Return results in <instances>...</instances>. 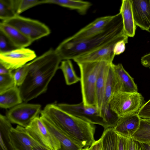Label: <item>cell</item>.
<instances>
[{
  "label": "cell",
  "instance_id": "obj_1",
  "mask_svg": "<svg viewBox=\"0 0 150 150\" xmlns=\"http://www.w3.org/2000/svg\"><path fill=\"white\" fill-rule=\"evenodd\" d=\"M62 61L55 50L51 48L27 63V75L18 87L23 101L27 103L47 91Z\"/></svg>",
  "mask_w": 150,
  "mask_h": 150
},
{
  "label": "cell",
  "instance_id": "obj_2",
  "mask_svg": "<svg viewBox=\"0 0 150 150\" xmlns=\"http://www.w3.org/2000/svg\"><path fill=\"white\" fill-rule=\"evenodd\" d=\"M40 115L46 118L83 148L90 147L95 142L96 127L94 124L71 115L57 104L46 105Z\"/></svg>",
  "mask_w": 150,
  "mask_h": 150
},
{
  "label": "cell",
  "instance_id": "obj_3",
  "mask_svg": "<svg viewBox=\"0 0 150 150\" xmlns=\"http://www.w3.org/2000/svg\"><path fill=\"white\" fill-rule=\"evenodd\" d=\"M124 34L122 18L119 13L103 31L81 40L70 42L66 39L55 50L62 60L73 59L105 45L116 37Z\"/></svg>",
  "mask_w": 150,
  "mask_h": 150
},
{
  "label": "cell",
  "instance_id": "obj_4",
  "mask_svg": "<svg viewBox=\"0 0 150 150\" xmlns=\"http://www.w3.org/2000/svg\"><path fill=\"white\" fill-rule=\"evenodd\" d=\"M103 62L77 63L80 73L82 102L88 106H96V85Z\"/></svg>",
  "mask_w": 150,
  "mask_h": 150
},
{
  "label": "cell",
  "instance_id": "obj_5",
  "mask_svg": "<svg viewBox=\"0 0 150 150\" xmlns=\"http://www.w3.org/2000/svg\"><path fill=\"white\" fill-rule=\"evenodd\" d=\"M144 102V97L138 92H117L112 95L110 108L120 117L137 113Z\"/></svg>",
  "mask_w": 150,
  "mask_h": 150
},
{
  "label": "cell",
  "instance_id": "obj_6",
  "mask_svg": "<svg viewBox=\"0 0 150 150\" xmlns=\"http://www.w3.org/2000/svg\"><path fill=\"white\" fill-rule=\"evenodd\" d=\"M2 22L14 27L32 42L48 35L49 28L38 20L17 15Z\"/></svg>",
  "mask_w": 150,
  "mask_h": 150
},
{
  "label": "cell",
  "instance_id": "obj_7",
  "mask_svg": "<svg viewBox=\"0 0 150 150\" xmlns=\"http://www.w3.org/2000/svg\"><path fill=\"white\" fill-rule=\"evenodd\" d=\"M57 105L66 112L92 124L100 125L104 129L110 127L102 117L100 110L96 106H86L82 102L77 104Z\"/></svg>",
  "mask_w": 150,
  "mask_h": 150
},
{
  "label": "cell",
  "instance_id": "obj_8",
  "mask_svg": "<svg viewBox=\"0 0 150 150\" xmlns=\"http://www.w3.org/2000/svg\"><path fill=\"white\" fill-rule=\"evenodd\" d=\"M41 105L38 104L22 103L9 110L6 117L11 123L26 128L41 113Z\"/></svg>",
  "mask_w": 150,
  "mask_h": 150
},
{
  "label": "cell",
  "instance_id": "obj_9",
  "mask_svg": "<svg viewBox=\"0 0 150 150\" xmlns=\"http://www.w3.org/2000/svg\"><path fill=\"white\" fill-rule=\"evenodd\" d=\"M29 134L41 146L49 150H59V141L47 129L40 117L35 118L25 128Z\"/></svg>",
  "mask_w": 150,
  "mask_h": 150
},
{
  "label": "cell",
  "instance_id": "obj_10",
  "mask_svg": "<svg viewBox=\"0 0 150 150\" xmlns=\"http://www.w3.org/2000/svg\"><path fill=\"white\" fill-rule=\"evenodd\" d=\"M36 57L34 51L26 48H17L0 53V64L12 71L25 65Z\"/></svg>",
  "mask_w": 150,
  "mask_h": 150
},
{
  "label": "cell",
  "instance_id": "obj_11",
  "mask_svg": "<svg viewBox=\"0 0 150 150\" xmlns=\"http://www.w3.org/2000/svg\"><path fill=\"white\" fill-rule=\"evenodd\" d=\"M125 34L119 35L105 45L90 52L78 57L73 59L76 63L80 62L104 61L112 64L115 55L113 47L118 41L128 38Z\"/></svg>",
  "mask_w": 150,
  "mask_h": 150
},
{
  "label": "cell",
  "instance_id": "obj_12",
  "mask_svg": "<svg viewBox=\"0 0 150 150\" xmlns=\"http://www.w3.org/2000/svg\"><path fill=\"white\" fill-rule=\"evenodd\" d=\"M115 16V15L98 18L66 40L70 42L78 41L98 35L108 28Z\"/></svg>",
  "mask_w": 150,
  "mask_h": 150
},
{
  "label": "cell",
  "instance_id": "obj_13",
  "mask_svg": "<svg viewBox=\"0 0 150 150\" xmlns=\"http://www.w3.org/2000/svg\"><path fill=\"white\" fill-rule=\"evenodd\" d=\"M113 75V94L117 92L135 93L138 88L134 79L125 70L122 64L119 63L111 64Z\"/></svg>",
  "mask_w": 150,
  "mask_h": 150
},
{
  "label": "cell",
  "instance_id": "obj_14",
  "mask_svg": "<svg viewBox=\"0 0 150 150\" xmlns=\"http://www.w3.org/2000/svg\"><path fill=\"white\" fill-rule=\"evenodd\" d=\"M10 143L14 150H33L40 145L28 132L25 127L18 125L9 132Z\"/></svg>",
  "mask_w": 150,
  "mask_h": 150
},
{
  "label": "cell",
  "instance_id": "obj_15",
  "mask_svg": "<svg viewBox=\"0 0 150 150\" xmlns=\"http://www.w3.org/2000/svg\"><path fill=\"white\" fill-rule=\"evenodd\" d=\"M134 21L136 26L150 32V0H131Z\"/></svg>",
  "mask_w": 150,
  "mask_h": 150
},
{
  "label": "cell",
  "instance_id": "obj_16",
  "mask_svg": "<svg viewBox=\"0 0 150 150\" xmlns=\"http://www.w3.org/2000/svg\"><path fill=\"white\" fill-rule=\"evenodd\" d=\"M40 118L50 132L59 141L61 148L59 150H82L83 147L45 117Z\"/></svg>",
  "mask_w": 150,
  "mask_h": 150
},
{
  "label": "cell",
  "instance_id": "obj_17",
  "mask_svg": "<svg viewBox=\"0 0 150 150\" xmlns=\"http://www.w3.org/2000/svg\"><path fill=\"white\" fill-rule=\"evenodd\" d=\"M140 119L137 113L120 117L114 129L117 134L131 138L139 127Z\"/></svg>",
  "mask_w": 150,
  "mask_h": 150
},
{
  "label": "cell",
  "instance_id": "obj_18",
  "mask_svg": "<svg viewBox=\"0 0 150 150\" xmlns=\"http://www.w3.org/2000/svg\"><path fill=\"white\" fill-rule=\"evenodd\" d=\"M0 31L17 48H25L33 42L17 29L2 22L0 23Z\"/></svg>",
  "mask_w": 150,
  "mask_h": 150
},
{
  "label": "cell",
  "instance_id": "obj_19",
  "mask_svg": "<svg viewBox=\"0 0 150 150\" xmlns=\"http://www.w3.org/2000/svg\"><path fill=\"white\" fill-rule=\"evenodd\" d=\"M119 13L121 14L123 23L124 33L128 37L135 35L136 25L132 8L131 0H122Z\"/></svg>",
  "mask_w": 150,
  "mask_h": 150
},
{
  "label": "cell",
  "instance_id": "obj_20",
  "mask_svg": "<svg viewBox=\"0 0 150 150\" xmlns=\"http://www.w3.org/2000/svg\"><path fill=\"white\" fill-rule=\"evenodd\" d=\"M112 64L103 62L97 78L96 89V106L100 110L103 103L108 73Z\"/></svg>",
  "mask_w": 150,
  "mask_h": 150
},
{
  "label": "cell",
  "instance_id": "obj_21",
  "mask_svg": "<svg viewBox=\"0 0 150 150\" xmlns=\"http://www.w3.org/2000/svg\"><path fill=\"white\" fill-rule=\"evenodd\" d=\"M23 101L19 87L15 86L0 93V107L11 108Z\"/></svg>",
  "mask_w": 150,
  "mask_h": 150
},
{
  "label": "cell",
  "instance_id": "obj_22",
  "mask_svg": "<svg viewBox=\"0 0 150 150\" xmlns=\"http://www.w3.org/2000/svg\"><path fill=\"white\" fill-rule=\"evenodd\" d=\"M47 3L56 4L75 10L80 14L83 15L86 14L92 5L89 2L80 0H45V4Z\"/></svg>",
  "mask_w": 150,
  "mask_h": 150
},
{
  "label": "cell",
  "instance_id": "obj_23",
  "mask_svg": "<svg viewBox=\"0 0 150 150\" xmlns=\"http://www.w3.org/2000/svg\"><path fill=\"white\" fill-rule=\"evenodd\" d=\"M12 127L6 116L0 114V150H14L10 141L9 132Z\"/></svg>",
  "mask_w": 150,
  "mask_h": 150
},
{
  "label": "cell",
  "instance_id": "obj_24",
  "mask_svg": "<svg viewBox=\"0 0 150 150\" xmlns=\"http://www.w3.org/2000/svg\"><path fill=\"white\" fill-rule=\"evenodd\" d=\"M131 139L147 145H150V119L140 118L139 127Z\"/></svg>",
  "mask_w": 150,
  "mask_h": 150
},
{
  "label": "cell",
  "instance_id": "obj_25",
  "mask_svg": "<svg viewBox=\"0 0 150 150\" xmlns=\"http://www.w3.org/2000/svg\"><path fill=\"white\" fill-rule=\"evenodd\" d=\"M101 137L102 150H117L118 134L113 127L105 129Z\"/></svg>",
  "mask_w": 150,
  "mask_h": 150
},
{
  "label": "cell",
  "instance_id": "obj_26",
  "mask_svg": "<svg viewBox=\"0 0 150 150\" xmlns=\"http://www.w3.org/2000/svg\"><path fill=\"white\" fill-rule=\"evenodd\" d=\"M59 69L62 71L67 85H71L80 81V78L76 74L70 60L62 61Z\"/></svg>",
  "mask_w": 150,
  "mask_h": 150
},
{
  "label": "cell",
  "instance_id": "obj_27",
  "mask_svg": "<svg viewBox=\"0 0 150 150\" xmlns=\"http://www.w3.org/2000/svg\"><path fill=\"white\" fill-rule=\"evenodd\" d=\"M113 72L111 65L107 78L103 103L100 109L101 116L106 112L110 108V102L113 94Z\"/></svg>",
  "mask_w": 150,
  "mask_h": 150
},
{
  "label": "cell",
  "instance_id": "obj_28",
  "mask_svg": "<svg viewBox=\"0 0 150 150\" xmlns=\"http://www.w3.org/2000/svg\"><path fill=\"white\" fill-rule=\"evenodd\" d=\"M16 15L14 0H0V18L2 21L11 19Z\"/></svg>",
  "mask_w": 150,
  "mask_h": 150
},
{
  "label": "cell",
  "instance_id": "obj_29",
  "mask_svg": "<svg viewBox=\"0 0 150 150\" xmlns=\"http://www.w3.org/2000/svg\"><path fill=\"white\" fill-rule=\"evenodd\" d=\"M14 7L17 15L39 4H45V0H15Z\"/></svg>",
  "mask_w": 150,
  "mask_h": 150
},
{
  "label": "cell",
  "instance_id": "obj_30",
  "mask_svg": "<svg viewBox=\"0 0 150 150\" xmlns=\"http://www.w3.org/2000/svg\"><path fill=\"white\" fill-rule=\"evenodd\" d=\"M27 64L15 70L13 72V77L16 86L20 87L23 83L28 72Z\"/></svg>",
  "mask_w": 150,
  "mask_h": 150
},
{
  "label": "cell",
  "instance_id": "obj_31",
  "mask_svg": "<svg viewBox=\"0 0 150 150\" xmlns=\"http://www.w3.org/2000/svg\"><path fill=\"white\" fill-rule=\"evenodd\" d=\"M16 86L13 77V72L0 75V93Z\"/></svg>",
  "mask_w": 150,
  "mask_h": 150
},
{
  "label": "cell",
  "instance_id": "obj_32",
  "mask_svg": "<svg viewBox=\"0 0 150 150\" xmlns=\"http://www.w3.org/2000/svg\"><path fill=\"white\" fill-rule=\"evenodd\" d=\"M17 48L6 36L0 31V53L7 52Z\"/></svg>",
  "mask_w": 150,
  "mask_h": 150
},
{
  "label": "cell",
  "instance_id": "obj_33",
  "mask_svg": "<svg viewBox=\"0 0 150 150\" xmlns=\"http://www.w3.org/2000/svg\"><path fill=\"white\" fill-rule=\"evenodd\" d=\"M137 114L141 118L150 119V99L143 105Z\"/></svg>",
  "mask_w": 150,
  "mask_h": 150
},
{
  "label": "cell",
  "instance_id": "obj_34",
  "mask_svg": "<svg viewBox=\"0 0 150 150\" xmlns=\"http://www.w3.org/2000/svg\"><path fill=\"white\" fill-rule=\"evenodd\" d=\"M128 150H148L147 145L129 138Z\"/></svg>",
  "mask_w": 150,
  "mask_h": 150
},
{
  "label": "cell",
  "instance_id": "obj_35",
  "mask_svg": "<svg viewBox=\"0 0 150 150\" xmlns=\"http://www.w3.org/2000/svg\"><path fill=\"white\" fill-rule=\"evenodd\" d=\"M128 42V38L120 40L115 44L113 52L115 55L120 54L123 52L125 49V44Z\"/></svg>",
  "mask_w": 150,
  "mask_h": 150
},
{
  "label": "cell",
  "instance_id": "obj_36",
  "mask_svg": "<svg viewBox=\"0 0 150 150\" xmlns=\"http://www.w3.org/2000/svg\"><path fill=\"white\" fill-rule=\"evenodd\" d=\"M129 139L118 134L117 150H128Z\"/></svg>",
  "mask_w": 150,
  "mask_h": 150
},
{
  "label": "cell",
  "instance_id": "obj_37",
  "mask_svg": "<svg viewBox=\"0 0 150 150\" xmlns=\"http://www.w3.org/2000/svg\"><path fill=\"white\" fill-rule=\"evenodd\" d=\"M141 62L143 66L150 69V53L143 56L141 58Z\"/></svg>",
  "mask_w": 150,
  "mask_h": 150
},
{
  "label": "cell",
  "instance_id": "obj_38",
  "mask_svg": "<svg viewBox=\"0 0 150 150\" xmlns=\"http://www.w3.org/2000/svg\"><path fill=\"white\" fill-rule=\"evenodd\" d=\"M92 150H102V139L101 137L97 141H95L91 145Z\"/></svg>",
  "mask_w": 150,
  "mask_h": 150
},
{
  "label": "cell",
  "instance_id": "obj_39",
  "mask_svg": "<svg viewBox=\"0 0 150 150\" xmlns=\"http://www.w3.org/2000/svg\"><path fill=\"white\" fill-rule=\"evenodd\" d=\"M12 72V71L7 69L0 64V75L8 74Z\"/></svg>",
  "mask_w": 150,
  "mask_h": 150
},
{
  "label": "cell",
  "instance_id": "obj_40",
  "mask_svg": "<svg viewBox=\"0 0 150 150\" xmlns=\"http://www.w3.org/2000/svg\"><path fill=\"white\" fill-rule=\"evenodd\" d=\"M33 150H49L40 145H38L34 147Z\"/></svg>",
  "mask_w": 150,
  "mask_h": 150
},
{
  "label": "cell",
  "instance_id": "obj_41",
  "mask_svg": "<svg viewBox=\"0 0 150 150\" xmlns=\"http://www.w3.org/2000/svg\"><path fill=\"white\" fill-rule=\"evenodd\" d=\"M82 150H92V149L90 146V147H84L83 149Z\"/></svg>",
  "mask_w": 150,
  "mask_h": 150
},
{
  "label": "cell",
  "instance_id": "obj_42",
  "mask_svg": "<svg viewBox=\"0 0 150 150\" xmlns=\"http://www.w3.org/2000/svg\"><path fill=\"white\" fill-rule=\"evenodd\" d=\"M147 145V146L148 150H150V145Z\"/></svg>",
  "mask_w": 150,
  "mask_h": 150
},
{
  "label": "cell",
  "instance_id": "obj_43",
  "mask_svg": "<svg viewBox=\"0 0 150 150\" xmlns=\"http://www.w3.org/2000/svg\"></svg>",
  "mask_w": 150,
  "mask_h": 150
},
{
  "label": "cell",
  "instance_id": "obj_44",
  "mask_svg": "<svg viewBox=\"0 0 150 150\" xmlns=\"http://www.w3.org/2000/svg\"></svg>",
  "mask_w": 150,
  "mask_h": 150
}]
</instances>
